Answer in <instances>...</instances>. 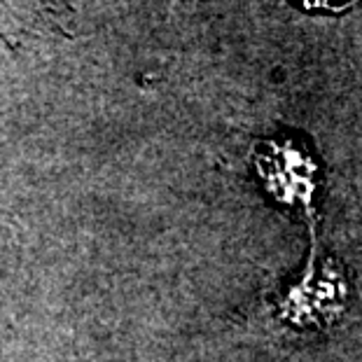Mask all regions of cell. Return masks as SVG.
I'll return each mask as SVG.
<instances>
[{"label":"cell","mask_w":362,"mask_h":362,"mask_svg":"<svg viewBox=\"0 0 362 362\" xmlns=\"http://www.w3.org/2000/svg\"><path fill=\"white\" fill-rule=\"evenodd\" d=\"M257 171L274 189L283 194H306L311 187L315 164L311 157L290 141H267L257 150Z\"/></svg>","instance_id":"obj_1"},{"label":"cell","mask_w":362,"mask_h":362,"mask_svg":"<svg viewBox=\"0 0 362 362\" xmlns=\"http://www.w3.org/2000/svg\"><path fill=\"white\" fill-rule=\"evenodd\" d=\"M309 12H341L351 7L356 0H295Z\"/></svg>","instance_id":"obj_2"}]
</instances>
